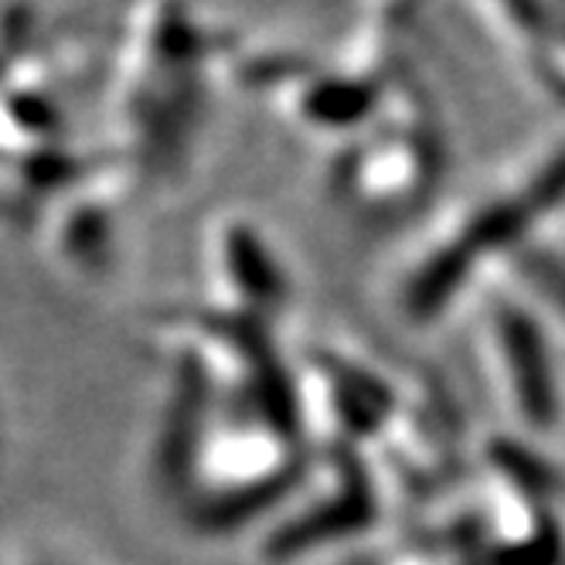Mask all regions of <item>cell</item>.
Instances as JSON below:
<instances>
[{
	"label": "cell",
	"mask_w": 565,
	"mask_h": 565,
	"mask_svg": "<svg viewBox=\"0 0 565 565\" xmlns=\"http://www.w3.org/2000/svg\"><path fill=\"white\" fill-rule=\"evenodd\" d=\"M552 99L565 103V18L555 24L552 34Z\"/></svg>",
	"instance_id": "obj_3"
},
{
	"label": "cell",
	"mask_w": 565,
	"mask_h": 565,
	"mask_svg": "<svg viewBox=\"0 0 565 565\" xmlns=\"http://www.w3.org/2000/svg\"><path fill=\"white\" fill-rule=\"evenodd\" d=\"M238 42L191 0H140L116 52L113 113L153 160L188 147L209 109L215 72H232Z\"/></svg>",
	"instance_id": "obj_1"
},
{
	"label": "cell",
	"mask_w": 565,
	"mask_h": 565,
	"mask_svg": "<svg viewBox=\"0 0 565 565\" xmlns=\"http://www.w3.org/2000/svg\"><path fill=\"white\" fill-rule=\"evenodd\" d=\"M473 24L491 38L498 52L521 68L535 89L552 96V34L555 14L545 0H460Z\"/></svg>",
	"instance_id": "obj_2"
},
{
	"label": "cell",
	"mask_w": 565,
	"mask_h": 565,
	"mask_svg": "<svg viewBox=\"0 0 565 565\" xmlns=\"http://www.w3.org/2000/svg\"><path fill=\"white\" fill-rule=\"evenodd\" d=\"M545 4L552 8L555 21H562V18H565V0H545Z\"/></svg>",
	"instance_id": "obj_4"
}]
</instances>
